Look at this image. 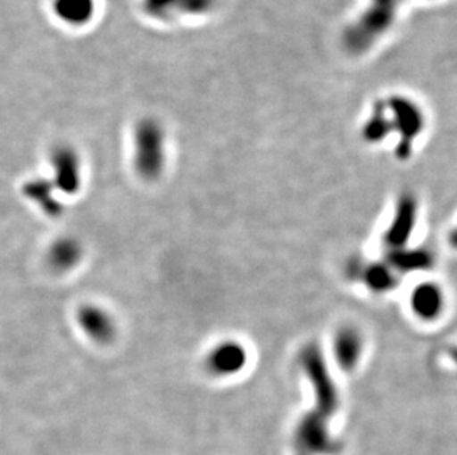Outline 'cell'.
I'll return each mask as SVG.
<instances>
[{
    "label": "cell",
    "mask_w": 457,
    "mask_h": 455,
    "mask_svg": "<svg viewBox=\"0 0 457 455\" xmlns=\"http://www.w3.org/2000/svg\"><path fill=\"white\" fill-rule=\"evenodd\" d=\"M166 132L154 117H143L132 136V163L144 181H155L166 168Z\"/></svg>",
    "instance_id": "obj_1"
},
{
    "label": "cell",
    "mask_w": 457,
    "mask_h": 455,
    "mask_svg": "<svg viewBox=\"0 0 457 455\" xmlns=\"http://www.w3.org/2000/svg\"><path fill=\"white\" fill-rule=\"evenodd\" d=\"M51 181L56 191L64 195H76L82 188V159L76 148L67 144L54 146L49 155Z\"/></svg>",
    "instance_id": "obj_2"
},
{
    "label": "cell",
    "mask_w": 457,
    "mask_h": 455,
    "mask_svg": "<svg viewBox=\"0 0 457 455\" xmlns=\"http://www.w3.org/2000/svg\"><path fill=\"white\" fill-rule=\"evenodd\" d=\"M76 322L83 335L96 343L108 344L116 339V318L103 306L96 303L80 306L76 312Z\"/></svg>",
    "instance_id": "obj_3"
},
{
    "label": "cell",
    "mask_w": 457,
    "mask_h": 455,
    "mask_svg": "<svg viewBox=\"0 0 457 455\" xmlns=\"http://www.w3.org/2000/svg\"><path fill=\"white\" fill-rule=\"evenodd\" d=\"M247 361V353L243 344L233 340H225L209 351L206 357V368L218 377H229L240 373Z\"/></svg>",
    "instance_id": "obj_4"
},
{
    "label": "cell",
    "mask_w": 457,
    "mask_h": 455,
    "mask_svg": "<svg viewBox=\"0 0 457 455\" xmlns=\"http://www.w3.org/2000/svg\"><path fill=\"white\" fill-rule=\"evenodd\" d=\"M83 253V244L76 236H64L56 238L49 245L46 261L54 271L70 272L80 265Z\"/></svg>",
    "instance_id": "obj_5"
},
{
    "label": "cell",
    "mask_w": 457,
    "mask_h": 455,
    "mask_svg": "<svg viewBox=\"0 0 457 455\" xmlns=\"http://www.w3.org/2000/svg\"><path fill=\"white\" fill-rule=\"evenodd\" d=\"M410 305L414 314L425 321L438 318L445 308V294L436 284H419L410 297Z\"/></svg>",
    "instance_id": "obj_6"
},
{
    "label": "cell",
    "mask_w": 457,
    "mask_h": 455,
    "mask_svg": "<svg viewBox=\"0 0 457 455\" xmlns=\"http://www.w3.org/2000/svg\"><path fill=\"white\" fill-rule=\"evenodd\" d=\"M206 4L207 0H141L143 12L157 21H169L179 13L200 12Z\"/></svg>",
    "instance_id": "obj_7"
},
{
    "label": "cell",
    "mask_w": 457,
    "mask_h": 455,
    "mask_svg": "<svg viewBox=\"0 0 457 455\" xmlns=\"http://www.w3.org/2000/svg\"><path fill=\"white\" fill-rule=\"evenodd\" d=\"M51 9L65 26L85 27L94 20L96 12V0H52Z\"/></svg>",
    "instance_id": "obj_8"
},
{
    "label": "cell",
    "mask_w": 457,
    "mask_h": 455,
    "mask_svg": "<svg viewBox=\"0 0 457 455\" xmlns=\"http://www.w3.org/2000/svg\"><path fill=\"white\" fill-rule=\"evenodd\" d=\"M22 194L51 218L60 216L61 211L64 209L60 200V193L56 191L51 179L36 178V179L27 181L22 186Z\"/></svg>",
    "instance_id": "obj_9"
},
{
    "label": "cell",
    "mask_w": 457,
    "mask_h": 455,
    "mask_svg": "<svg viewBox=\"0 0 457 455\" xmlns=\"http://www.w3.org/2000/svg\"><path fill=\"white\" fill-rule=\"evenodd\" d=\"M361 353V339L354 330H342L335 340V355L344 368H353Z\"/></svg>",
    "instance_id": "obj_10"
},
{
    "label": "cell",
    "mask_w": 457,
    "mask_h": 455,
    "mask_svg": "<svg viewBox=\"0 0 457 455\" xmlns=\"http://www.w3.org/2000/svg\"><path fill=\"white\" fill-rule=\"evenodd\" d=\"M366 279L373 290H386L393 284V275L388 268L379 267V265L369 269Z\"/></svg>",
    "instance_id": "obj_11"
}]
</instances>
